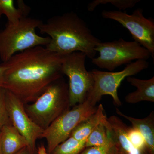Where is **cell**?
<instances>
[{"label": "cell", "instance_id": "cell-14", "mask_svg": "<svg viewBox=\"0 0 154 154\" xmlns=\"http://www.w3.org/2000/svg\"><path fill=\"white\" fill-rule=\"evenodd\" d=\"M117 114L130 122L132 127L136 128L141 134L145 140L148 154H154V113L143 119H137L128 116L116 109Z\"/></svg>", "mask_w": 154, "mask_h": 154}, {"label": "cell", "instance_id": "cell-7", "mask_svg": "<svg viewBox=\"0 0 154 154\" xmlns=\"http://www.w3.org/2000/svg\"><path fill=\"white\" fill-rule=\"evenodd\" d=\"M87 56L84 53L74 52L64 56L62 74L69 79L68 93L70 107L82 104L88 98L94 84L91 72L86 68Z\"/></svg>", "mask_w": 154, "mask_h": 154}, {"label": "cell", "instance_id": "cell-18", "mask_svg": "<svg viewBox=\"0 0 154 154\" xmlns=\"http://www.w3.org/2000/svg\"><path fill=\"white\" fill-rule=\"evenodd\" d=\"M86 140L69 137L57 146L50 154H80L85 148Z\"/></svg>", "mask_w": 154, "mask_h": 154}, {"label": "cell", "instance_id": "cell-20", "mask_svg": "<svg viewBox=\"0 0 154 154\" xmlns=\"http://www.w3.org/2000/svg\"><path fill=\"white\" fill-rule=\"evenodd\" d=\"M127 134L131 143L135 148L148 154L145 140L137 129L132 127H128Z\"/></svg>", "mask_w": 154, "mask_h": 154}, {"label": "cell", "instance_id": "cell-11", "mask_svg": "<svg viewBox=\"0 0 154 154\" xmlns=\"http://www.w3.org/2000/svg\"><path fill=\"white\" fill-rule=\"evenodd\" d=\"M106 126L110 138L122 154H146L135 148L128 139V126L115 116L107 118Z\"/></svg>", "mask_w": 154, "mask_h": 154}, {"label": "cell", "instance_id": "cell-4", "mask_svg": "<svg viewBox=\"0 0 154 154\" xmlns=\"http://www.w3.org/2000/svg\"><path fill=\"white\" fill-rule=\"evenodd\" d=\"M70 108L68 85L62 76L51 83L35 102L25 105L28 116L44 130Z\"/></svg>", "mask_w": 154, "mask_h": 154}, {"label": "cell", "instance_id": "cell-12", "mask_svg": "<svg viewBox=\"0 0 154 154\" xmlns=\"http://www.w3.org/2000/svg\"><path fill=\"white\" fill-rule=\"evenodd\" d=\"M0 143L2 154H15L28 146L25 138L12 124L0 130Z\"/></svg>", "mask_w": 154, "mask_h": 154}, {"label": "cell", "instance_id": "cell-19", "mask_svg": "<svg viewBox=\"0 0 154 154\" xmlns=\"http://www.w3.org/2000/svg\"><path fill=\"white\" fill-rule=\"evenodd\" d=\"M140 2V0H94L88 4V10L92 12L99 5L110 4L118 8L119 11H121L133 8Z\"/></svg>", "mask_w": 154, "mask_h": 154}, {"label": "cell", "instance_id": "cell-25", "mask_svg": "<svg viewBox=\"0 0 154 154\" xmlns=\"http://www.w3.org/2000/svg\"><path fill=\"white\" fill-rule=\"evenodd\" d=\"M38 154H48L45 147L43 145H41L38 147Z\"/></svg>", "mask_w": 154, "mask_h": 154}, {"label": "cell", "instance_id": "cell-10", "mask_svg": "<svg viewBox=\"0 0 154 154\" xmlns=\"http://www.w3.org/2000/svg\"><path fill=\"white\" fill-rule=\"evenodd\" d=\"M7 110L11 124L28 143L33 154L36 151V142L41 138L44 130L30 118L25 111V105L14 94L6 90Z\"/></svg>", "mask_w": 154, "mask_h": 154}, {"label": "cell", "instance_id": "cell-8", "mask_svg": "<svg viewBox=\"0 0 154 154\" xmlns=\"http://www.w3.org/2000/svg\"><path fill=\"white\" fill-rule=\"evenodd\" d=\"M98 106H94L88 99L82 104L72 107L60 116L45 130L41 138L47 143V153L69 137L74 129L83 120L95 113Z\"/></svg>", "mask_w": 154, "mask_h": 154}, {"label": "cell", "instance_id": "cell-6", "mask_svg": "<svg viewBox=\"0 0 154 154\" xmlns=\"http://www.w3.org/2000/svg\"><path fill=\"white\" fill-rule=\"evenodd\" d=\"M149 63L146 60H139L128 64L121 71H102L94 69L91 71L94 80L92 90L88 99L92 105L96 106L104 95H110L116 106H120L122 103L118 95V89L125 78L137 74L147 69Z\"/></svg>", "mask_w": 154, "mask_h": 154}, {"label": "cell", "instance_id": "cell-27", "mask_svg": "<svg viewBox=\"0 0 154 154\" xmlns=\"http://www.w3.org/2000/svg\"><path fill=\"white\" fill-rule=\"evenodd\" d=\"M118 154H122L121 153H119V152Z\"/></svg>", "mask_w": 154, "mask_h": 154}, {"label": "cell", "instance_id": "cell-5", "mask_svg": "<svg viewBox=\"0 0 154 154\" xmlns=\"http://www.w3.org/2000/svg\"><path fill=\"white\" fill-rule=\"evenodd\" d=\"M99 56L92 59V63L99 68L113 72L122 65L133 60H146L152 57L147 49L136 42L127 41L122 38L112 42H99L95 47Z\"/></svg>", "mask_w": 154, "mask_h": 154}, {"label": "cell", "instance_id": "cell-2", "mask_svg": "<svg viewBox=\"0 0 154 154\" xmlns=\"http://www.w3.org/2000/svg\"><path fill=\"white\" fill-rule=\"evenodd\" d=\"M38 29L51 38L45 48L62 55L81 52L92 59L97 53L95 47L101 42L92 33L86 22L73 12L51 17Z\"/></svg>", "mask_w": 154, "mask_h": 154}, {"label": "cell", "instance_id": "cell-22", "mask_svg": "<svg viewBox=\"0 0 154 154\" xmlns=\"http://www.w3.org/2000/svg\"><path fill=\"white\" fill-rule=\"evenodd\" d=\"M119 150L115 145L109 146H91L86 147L80 154H118Z\"/></svg>", "mask_w": 154, "mask_h": 154}, {"label": "cell", "instance_id": "cell-21", "mask_svg": "<svg viewBox=\"0 0 154 154\" xmlns=\"http://www.w3.org/2000/svg\"><path fill=\"white\" fill-rule=\"evenodd\" d=\"M12 124L9 118L6 102V90L0 87V130L5 125Z\"/></svg>", "mask_w": 154, "mask_h": 154}, {"label": "cell", "instance_id": "cell-15", "mask_svg": "<svg viewBox=\"0 0 154 154\" xmlns=\"http://www.w3.org/2000/svg\"><path fill=\"white\" fill-rule=\"evenodd\" d=\"M102 104L97 107L95 113L83 120L74 129L69 137L79 141L86 140L93 130L100 123L107 119Z\"/></svg>", "mask_w": 154, "mask_h": 154}, {"label": "cell", "instance_id": "cell-24", "mask_svg": "<svg viewBox=\"0 0 154 154\" xmlns=\"http://www.w3.org/2000/svg\"><path fill=\"white\" fill-rule=\"evenodd\" d=\"M6 67L2 64H0V87L2 86V82L3 75L4 72L5 71Z\"/></svg>", "mask_w": 154, "mask_h": 154}, {"label": "cell", "instance_id": "cell-26", "mask_svg": "<svg viewBox=\"0 0 154 154\" xmlns=\"http://www.w3.org/2000/svg\"><path fill=\"white\" fill-rule=\"evenodd\" d=\"M0 154H2V147H1V143H0Z\"/></svg>", "mask_w": 154, "mask_h": 154}, {"label": "cell", "instance_id": "cell-3", "mask_svg": "<svg viewBox=\"0 0 154 154\" xmlns=\"http://www.w3.org/2000/svg\"><path fill=\"white\" fill-rule=\"evenodd\" d=\"M42 23L41 20L28 17L15 25L7 22L5 29L0 31V59L3 63L26 50L38 46L45 47L50 38L39 36L36 31Z\"/></svg>", "mask_w": 154, "mask_h": 154}, {"label": "cell", "instance_id": "cell-17", "mask_svg": "<svg viewBox=\"0 0 154 154\" xmlns=\"http://www.w3.org/2000/svg\"><path fill=\"white\" fill-rule=\"evenodd\" d=\"M106 122L107 119L104 122L99 124L89 135L86 139L85 148L115 145L110 137L106 126Z\"/></svg>", "mask_w": 154, "mask_h": 154}, {"label": "cell", "instance_id": "cell-1", "mask_svg": "<svg viewBox=\"0 0 154 154\" xmlns=\"http://www.w3.org/2000/svg\"><path fill=\"white\" fill-rule=\"evenodd\" d=\"M64 56L42 46L16 54L1 63L6 67L1 87L25 105L33 103L51 83L62 76Z\"/></svg>", "mask_w": 154, "mask_h": 154}, {"label": "cell", "instance_id": "cell-13", "mask_svg": "<svg viewBox=\"0 0 154 154\" xmlns=\"http://www.w3.org/2000/svg\"><path fill=\"white\" fill-rule=\"evenodd\" d=\"M127 81L137 89L125 96L126 102L136 104L143 101L154 102V77L149 79L142 80L129 76L127 78Z\"/></svg>", "mask_w": 154, "mask_h": 154}, {"label": "cell", "instance_id": "cell-16", "mask_svg": "<svg viewBox=\"0 0 154 154\" xmlns=\"http://www.w3.org/2000/svg\"><path fill=\"white\" fill-rule=\"evenodd\" d=\"M18 2L19 7L17 8L13 0H0V19L2 15H5L8 19V23L15 25L22 18L27 17L30 8L23 1Z\"/></svg>", "mask_w": 154, "mask_h": 154}, {"label": "cell", "instance_id": "cell-23", "mask_svg": "<svg viewBox=\"0 0 154 154\" xmlns=\"http://www.w3.org/2000/svg\"><path fill=\"white\" fill-rule=\"evenodd\" d=\"M15 154H34L28 146L25 147Z\"/></svg>", "mask_w": 154, "mask_h": 154}, {"label": "cell", "instance_id": "cell-9", "mask_svg": "<svg viewBox=\"0 0 154 154\" xmlns=\"http://www.w3.org/2000/svg\"><path fill=\"white\" fill-rule=\"evenodd\" d=\"M104 19L118 22L128 30L134 41L136 42L149 51L154 57V22L153 19L146 18L143 9H135L131 14L120 11H103Z\"/></svg>", "mask_w": 154, "mask_h": 154}]
</instances>
